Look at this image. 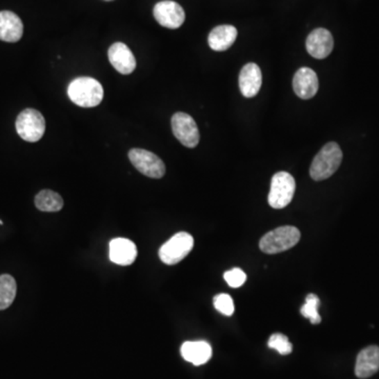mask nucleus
Instances as JSON below:
<instances>
[{"label":"nucleus","mask_w":379,"mask_h":379,"mask_svg":"<svg viewBox=\"0 0 379 379\" xmlns=\"http://www.w3.org/2000/svg\"><path fill=\"white\" fill-rule=\"evenodd\" d=\"M269 348L278 352L281 355H288L293 351V346L289 338L281 333H275L271 335L269 339Z\"/></svg>","instance_id":"nucleus-22"},{"label":"nucleus","mask_w":379,"mask_h":379,"mask_svg":"<svg viewBox=\"0 0 379 379\" xmlns=\"http://www.w3.org/2000/svg\"><path fill=\"white\" fill-rule=\"evenodd\" d=\"M16 131L26 142H37L46 131V120L37 110H24L16 119Z\"/></svg>","instance_id":"nucleus-5"},{"label":"nucleus","mask_w":379,"mask_h":379,"mask_svg":"<svg viewBox=\"0 0 379 379\" xmlns=\"http://www.w3.org/2000/svg\"><path fill=\"white\" fill-rule=\"evenodd\" d=\"M226 283L231 288H239L246 281V274L239 268H234L224 274Z\"/></svg>","instance_id":"nucleus-24"},{"label":"nucleus","mask_w":379,"mask_h":379,"mask_svg":"<svg viewBox=\"0 0 379 379\" xmlns=\"http://www.w3.org/2000/svg\"><path fill=\"white\" fill-rule=\"evenodd\" d=\"M109 258L114 264L130 266L137 258L136 244L126 238H115L110 242Z\"/></svg>","instance_id":"nucleus-13"},{"label":"nucleus","mask_w":379,"mask_h":379,"mask_svg":"<svg viewBox=\"0 0 379 379\" xmlns=\"http://www.w3.org/2000/svg\"><path fill=\"white\" fill-rule=\"evenodd\" d=\"M68 95L72 103L79 107H97L103 99V87L92 77H78L69 85Z\"/></svg>","instance_id":"nucleus-1"},{"label":"nucleus","mask_w":379,"mask_h":379,"mask_svg":"<svg viewBox=\"0 0 379 379\" xmlns=\"http://www.w3.org/2000/svg\"><path fill=\"white\" fill-rule=\"evenodd\" d=\"M129 160L136 170L144 176L160 179L166 174V166L160 157L144 149H132Z\"/></svg>","instance_id":"nucleus-7"},{"label":"nucleus","mask_w":379,"mask_h":379,"mask_svg":"<svg viewBox=\"0 0 379 379\" xmlns=\"http://www.w3.org/2000/svg\"><path fill=\"white\" fill-rule=\"evenodd\" d=\"M35 205L42 212H58L62 209L63 199L58 193L44 190L36 195Z\"/></svg>","instance_id":"nucleus-19"},{"label":"nucleus","mask_w":379,"mask_h":379,"mask_svg":"<svg viewBox=\"0 0 379 379\" xmlns=\"http://www.w3.org/2000/svg\"><path fill=\"white\" fill-rule=\"evenodd\" d=\"M237 38V30L231 24H223L214 28L210 32L208 42L210 48L217 52H223L233 46Z\"/></svg>","instance_id":"nucleus-17"},{"label":"nucleus","mask_w":379,"mask_h":379,"mask_svg":"<svg viewBox=\"0 0 379 379\" xmlns=\"http://www.w3.org/2000/svg\"><path fill=\"white\" fill-rule=\"evenodd\" d=\"M379 371V346H370L358 354L355 374L358 378H368Z\"/></svg>","instance_id":"nucleus-16"},{"label":"nucleus","mask_w":379,"mask_h":379,"mask_svg":"<svg viewBox=\"0 0 379 379\" xmlns=\"http://www.w3.org/2000/svg\"><path fill=\"white\" fill-rule=\"evenodd\" d=\"M214 307L220 313L224 314L226 316L233 315L234 310V301L232 297L229 294H218L214 297Z\"/></svg>","instance_id":"nucleus-23"},{"label":"nucleus","mask_w":379,"mask_h":379,"mask_svg":"<svg viewBox=\"0 0 379 379\" xmlns=\"http://www.w3.org/2000/svg\"><path fill=\"white\" fill-rule=\"evenodd\" d=\"M342 162V151L340 146L336 142H328L314 157L310 175L314 180H325L338 170Z\"/></svg>","instance_id":"nucleus-2"},{"label":"nucleus","mask_w":379,"mask_h":379,"mask_svg":"<svg viewBox=\"0 0 379 379\" xmlns=\"http://www.w3.org/2000/svg\"><path fill=\"white\" fill-rule=\"evenodd\" d=\"M183 360L194 366L207 364L212 358V346L207 342H187L181 346Z\"/></svg>","instance_id":"nucleus-18"},{"label":"nucleus","mask_w":379,"mask_h":379,"mask_svg":"<svg viewBox=\"0 0 379 379\" xmlns=\"http://www.w3.org/2000/svg\"><path fill=\"white\" fill-rule=\"evenodd\" d=\"M17 293V285L11 275L0 276V310H6L13 303Z\"/></svg>","instance_id":"nucleus-20"},{"label":"nucleus","mask_w":379,"mask_h":379,"mask_svg":"<svg viewBox=\"0 0 379 379\" xmlns=\"http://www.w3.org/2000/svg\"><path fill=\"white\" fill-rule=\"evenodd\" d=\"M296 183L294 177L288 172H278L273 176L269 193V205L273 209H283L290 205L294 197Z\"/></svg>","instance_id":"nucleus-4"},{"label":"nucleus","mask_w":379,"mask_h":379,"mask_svg":"<svg viewBox=\"0 0 379 379\" xmlns=\"http://www.w3.org/2000/svg\"><path fill=\"white\" fill-rule=\"evenodd\" d=\"M305 47H307L308 53L314 58H326L333 50V36L326 28H316L308 36Z\"/></svg>","instance_id":"nucleus-10"},{"label":"nucleus","mask_w":379,"mask_h":379,"mask_svg":"<svg viewBox=\"0 0 379 379\" xmlns=\"http://www.w3.org/2000/svg\"><path fill=\"white\" fill-rule=\"evenodd\" d=\"M153 14L160 26L172 30L180 28L185 19V13L181 6L172 0H164L156 3Z\"/></svg>","instance_id":"nucleus-9"},{"label":"nucleus","mask_w":379,"mask_h":379,"mask_svg":"<svg viewBox=\"0 0 379 379\" xmlns=\"http://www.w3.org/2000/svg\"><path fill=\"white\" fill-rule=\"evenodd\" d=\"M301 240V231L293 226H283L264 234L260 249L266 254L285 252L296 246Z\"/></svg>","instance_id":"nucleus-3"},{"label":"nucleus","mask_w":379,"mask_h":379,"mask_svg":"<svg viewBox=\"0 0 379 379\" xmlns=\"http://www.w3.org/2000/svg\"><path fill=\"white\" fill-rule=\"evenodd\" d=\"M110 62L117 72L122 75H129L136 68V59L129 47L122 42H115L108 51Z\"/></svg>","instance_id":"nucleus-11"},{"label":"nucleus","mask_w":379,"mask_h":379,"mask_svg":"<svg viewBox=\"0 0 379 379\" xmlns=\"http://www.w3.org/2000/svg\"><path fill=\"white\" fill-rule=\"evenodd\" d=\"M321 301L315 294H309L305 298V303L301 308V313L303 317L309 319L312 325H319L321 323V317L319 313Z\"/></svg>","instance_id":"nucleus-21"},{"label":"nucleus","mask_w":379,"mask_h":379,"mask_svg":"<svg viewBox=\"0 0 379 379\" xmlns=\"http://www.w3.org/2000/svg\"><path fill=\"white\" fill-rule=\"evenodd\" d=\"M173 134L187 148H195L199 144L201 135L196 122L189 114L178 112L173 115Z\"/></svg>","instance_id":"nucleus-8"},{"label":"nucleus","mask_w":379,"mask_h":379,"mask_svg":"<svg viewBox=\"0 0 379 379\" xmlns=\"http://www.w3.org/2000/svg\"><path fill=\"white\" fill-rule=\"evenodd\" d=\"M194 246V238L187 232H179L172 236L160 250V258L168 266L178 264L185 260Z\"/></svg>","instance_id":"nucleus-6"},{"label":"nucleus","mask_w":379,"mask_h":379,"mask_svg":"<svg viewBox=\"0 0 379 379\" xmlns=\"http://www.w3.org/2000/svg\"><path fill=\"white\" fill-rule=\"evenodd\" d=\"M262 85V70L256 63H248L240 71L239 89L246 99L256 96Z\"/></svg>","instance_id":"nucleus-14"},{"label":"nucleus","mask_w":379,"mask_h":379,"mask_svg":"<svg viewBox=\"0 0 379 379\" xmlns=\"http://www.w3.org/2000/svg\"><path fill=\"white\" fill-rule=\"evenodd\" d=\"M106 1H112V0H106Z\"/></svg>","instance_id":"nucleus-26"},{"label":"nucleus","mask_w":379,"mask_h":379,"mask_svg":"<svg viewBox=\"0 0 379 379\" xmlns=\"http://www.w3.org/2000/svg\"><path fill=\"white\" fill-rule=\"evenodd\" d=\"M0 225H3V221H1V220H0Z\"/></svg>","instance_id":"nucleus-25"},{"label":"nucleus","mask_w":379,"mask_h":379,"mask_svg":"<svg viewBox=\"0 0 379 379\" xmlns=\"http://www.w3.org/2000/svg\"><path fill=\"white\" fill-rule=\"evenodd\" d=\"M24 35V24L19 16L11 11L0 12V40L17 42Z\"/></svg>","instance_id":"nucleus-15"},{"label":"nucleus","mask_w":379,"mask_h":379,"mask_svg":"<svg viewBox=\"0 0 379 379\" xmlns=\"http://www.w3.org/2000/svg\"><path fill=\"white\" fill-rule=\"evenodd\" d=\"M319 87V77L315 71L303 67L295 73L294 78H293V90L299 99H312L315 96Z\"/></svg>","instance_id":"nucleus-12"}]
</instances>
